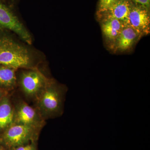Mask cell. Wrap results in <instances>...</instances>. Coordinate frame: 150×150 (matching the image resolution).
I'll list each match as a JSON object with an SVG mask.
<instances>
[{"instance_id": "6", "label": "cell", "mask_w": 150, "mask_h": 150, "mask_svg": "<svg viewBox=\"0 0 150 150\" xmlns=\"http://www.w3.org/2000/svg\"><path fill=\"white\" fill-rule=\"evenodd\" d=\"M14 108L13 124H22L40 129L44 126V119L38 110L24 101H20Z\"/></svg>"}, {"instance_id": "5", "label": "cell", "mask_w": 150, "mask_h": 150, "mask_svg": "<svg viewBox=\"0 0 150 150\" xmlns=\"http://www.w3.org/2000/svg\"><path fill=\"white\" fill-rule=\"evenodd\" d=\"M0 30L11 31L28 45L32 43V36L24 24L12 11L1 1Z\"/></svg>"}, {"instance_id": "15", "label": "cell", "mask_w": 150, "mask_h": 150, "mask_svg": "<svg viewBox=\"0 0 150 150\" xmlns=\"http://www.w3.org/2000/svg\"><path fill=\"white\" fill-rule=\"evenodd\" d=\"M149 11L150 7V0H132Z\"/></svg>"}, {"instance_id": "7", "label": "cell", "mask_w": 150, "mask_h": 150, "mask_svg": "<svg viewBox=\"0 0 150 150\" xmlns=\"http://www.w3.org/2000/svg\"><path fill=\"white\" fill-rule=\"evenodd\" d=\"M129 25L141 36L149 33L150 17L149 10L141 6H132L129 14Z\"/></svg>"}, {"instance_id": "11", "label": "cell", "mask_w": 150, "mask_h": 150, "mask_svg": "<svg viewBox=\"0 0 150 150\" xmlns=\"http://www.w3.org/2000/svg\"><path fill=\"white\" fill-rule=\"evenodd\" d=\"M16 69L0 64V88L8 91L13 89L17 83Z\"/></svg>"}, {"instance_id": "1", "label": "cell", "mask_w": 150, "mask_h": 150, "mask_svg": "<svg viewBox=\"0 0 150 150\" xmlns=\"http://www.w3.org/2000/svg\"><path fill=\"white\" fill-rule=\"evenodd\" d=\"M37 60L29 47L3 31L0 32V64L16 69H34L36 68Z\"/></svg>"}, {"instance_id": "16", "label": "cell", "mask_w": 150, "mask_h": 150, "mask_svg": "<svg viewBox=\"0 0 150 150\" xmlns=\"http://www.w3.org/2000/svg\"><path fill=\"white\" fill-rule=\"evenodd\" d=\"M7 94V91L3 89L0 88V101H1L2 98L5 96H6V95Z\"/></svg>"}, {"instance_id": "13", "label": "cell", "mask_w": 150, "mask_h": 150, "mask_svg": "<svg viewBox=\"0 0 150 150\" xmlns=\"http://www.w3.org/2000/svg\"><path fill=\"white\" fill-rule=\"evenodd\" d=\"M118 0H99V11L104 13Z\"/></svg>"}, {"instance_id": "14", "label": "cell", "mask_w": 150, "mask_h": 150, "mask_svg": "<svg viewBox=\"0 0 150 150\" xmlns=\"http://www.w3.org/2000/svg\"><path fill=\"white\" fill-rule=\"evenodd\" d=\"M11 150H36L34 142L14 148Z\"/></svg>"}, {"instance_id": "10", "label": "cell", "mask_w": 150, "mask_h": 150, "mask_svg": "<svg viewBox=\"0 0 150 150\" xmlns=\"http://www.w3.org/2000/svg\"><path fill=\"white\" fill-rule=\"evenodd\" d=\"M140 36L130 25L125 26L115 40L116 48L121 51L129 50L133 46Z\"/></svg>"}, {"instance_id": "8", "label": "cell", "mask_w": 150, "mask_h": 150, "mask_svg": "<svg viewBox=\"0 0 150 150\" xmlns=\"http://www.w3.org/2000/svg\"><path fill=\"white\" fill-rule=\"evenodd\" d=\"M131 5L128 0H118L106 13V18H114L119 21L124 26H129V14Z\"/></svg>"}, {"instance_id": "4", "label": "cell", "mask_w": 150, "mask_h": 150, "mask_svg": "<svg viewBox=\"0 0 150 150\" xmlns=\"http://www.w3.org/2000/svg\"><path fill=\"white\" fill-rule=\"evenodd\" d=\"M24 69L19 75L21 88L27 97L36 100L50 79L37 68Z\"/></svg>"}, {"instance_id": "17", "label": "cell", "mask_w": 150, "mask_h": 150, "mask_svg": "<svg viewBox=\"0 0 150 150\" xmlns=\"http://www.w3.org/2000/svg\"><path fill=\"white\" fill-rule=\"evenodd\" d=\"M0 150H4V149L0 145Z\"/></svg>"}, {"instance_id": "12", "label": "cell", "mask_w": 150, "mask_h": 150, "mask_svg": "<svg viewBox=\"0 0 150 150\" xmlns=\"http://www.w3.org/2000/svg\"><path fill=\"white\" fill-rule=\"evenodd\" d=\"M124 27L125 26L118 20L107 18L103 23L101 30L103 35L107 39L115 41Z\"/></svg>"}, {"instance_id": "3", "label": "cell", "mask_w": 150, "mask_h": 150, "mask_svg": "<svg viewBox=\"0 0 150 150\" xmlns=\"http://www.w3.org/2000/svg\"><path fill=\"white\" fill-rule=\"evenodd\" d=\"M40 129L13 124L1 134L0 142L10 149L34 142Z\"/></svg>"}, {"instance_id": "2", "label": "cell", "mask_w": 150, "mask_h": 150, "mask_svg": "<svg viewBox=\"0 0 150 150\" xmlns=\"http://www.w3.org/2000/svg\"><path fill=\"white\" fill-rule=\"evenodd\" d=\"M65 89L50 79L36 99L37 110L43 119L62 115Z\"/></svg>"}, {"instance_id": "9", "label": "cell", "mask_w": 150, "mask_h": 150, "mask_svg": "<svg viewBox=\"0 0 150 150\" xmlns=\"http://www.w3.org/2000/svg\"><path fill=\"white\" fill-rule=\"evenodd\" d=\"M14 108L8 94L0 101V134L13 123Z\"/></svg>"}]
</instances>
